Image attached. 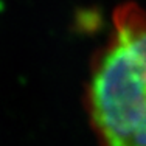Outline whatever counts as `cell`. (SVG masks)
I'll use <instances>...</instances> for the list:
<instances>
[{"instance_id":"cell-1","label":"cell","mask_w":146,"mask_h":146,"mask_svg":"<svg viewBox=\"0 0 146 146\" xmlns=\"http://www.w3.org/2000/svg\"><path fill=\"white\" fill-rule=\"evenodd\" d=\"M89 106L104 146H146V19L118 27L93 68Z\"/></svg>"}]
</instances>
